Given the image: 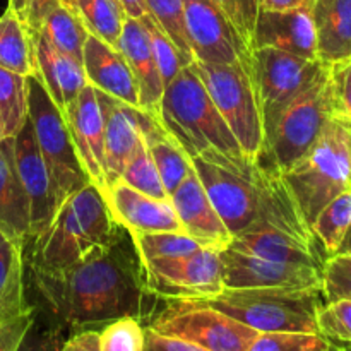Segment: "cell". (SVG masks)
I'll return each mask as SVG.
<instances>
[{
  "label": "cell",
  "mask_w": 351,
  "mask_h": 351,
  "mask_svg": "<svg viewBox=\"0 0 351 351\" xmlns=\"http://www.w3.org/2000/svg\"><path fill=\"white\" fill-rule=\"evenodd\" d=\"M315 0H261L263 10H295L312 9Z\"/></svg>",
  "instance_id": "obj_48"
},
{
  "label": "cell",
  "mask_w": 351,
  "mask_h": 351,
  "mask_svg": "<svg viewBox=\"0 0 351 351\" xmlns=\"http://www.w3.org/2000/svg\"><path fill=\"white\" fill-rule=\"evenodd\" d=\"M40 33L58 51L82 62V50L89 33L74 10L57 2L45 16Z\"/></svg>",
  "instance_id": "obj_30"
},
{
  "label": "cell",
  "mask_w": 351,
  "mask_h": 351,
  "mask_svg": "<svg viewBox=\"0 0 351 351\" xmlns=\"http://www.w3.org/2000/svg\"><path fill=\"white\" fill-rule=\"evenodd\" d=\"M317 57L326 65L351 55V0H315L312 5Z\"/></svg>",
  "instance_id": "obj_27"
},
{
  "label": "cell",
  "mask_w": 351,
  "mask_h": 351,
  "mask_svg": "<svg viewBox=\"0 0 351 351\" xmlns=\"http://www.w3.org/2000/svg\"><path fill=\"white\" fill-rule=\"evenodd\" d=\"M158 119L192 160L201 158L239 173H252L256 161L245 158L235 136L209 98L194 62L182 67L165 86Z\"/></svg>",
  "instance_id": "obj_2"
},
{
  "label": "cell",
  "mask_w": 351,
  "mask_h": 351,
  "mask_svg": "<svg viewBox=\"0 0 351 351\" xmlns=\"http://www.w3.org/2000/svg\"><path fill=\"white\" fill-rule=\"evenodd\" d=\"M240 40L252 51L254 31L261 12V0H213Z\"/></svg>",
  "instance_id": "obj_41"
},
{
  "label": "cell",
  "mask_w": 351,
  "mask_h": 351,
  "mask_svg": "<svg viewBox=\"0 0 351 351\" xmlns=\"http://www.w3.org/2000/svg\"><path fill=\"white\" fill-rule=\"evenodd\" d=\"M64 119L71 132L75 154L81 161L82 170L89 182L105 194V136H103V119L99 110L96 89L86 86L77 98L69 103L64 110Z\"/></svg>",
  "instance_id": "obj_16"
},
{
  "label": "cell",
  "mask_w": 351,
  "mask_h": 351,
  "mask_svg": "<svg viewBox=\"0 0 351 351\" xmlns=\"http://www.w3.org/2000/svg\"><path fill=\"white\" fill-rule=\"evenodd\" d=\"M322 295L326 302L351 300V254H332L322 266Z\"/></svg>",
  "instance_id": "obj_40"
},
{
  "label": "cell",
  "mask_w": 351,
  "mask_h": 351,
  "mask_svg": "<svg viewBox=\"0 0 351 351\" xmlns=\"http://www.w3.org/2000/svg\"><path fill=\"white\" fill-rule=\"evenodd\" d=\"M24 247L0 232V324L33 314L24 288Z\"/></svg>",
  "instance_id": "obj_28"
},
{
  "label": "cell",
  "mask_w": 351,
  "mask_h": 351,
  "mask_svg": "<svg viewBox=\"0 0 351 351\" xmlns=\"http://www.w3.org/2000/svg\"><path fill=\"white\" fill-rule=\"evenodd\" d=\"M82 67L88 84L139 108L136 79L120 50L89 34L82 50Z\"/></svg>",
  "instance_id": "obj_23"
},
{
  "label": "cell",
  "mask_w": 351,
  "mask_h": 351,
  "mask_svg": "<svg viewBox=\"0 0 351 351\" xmlns=\"http://www.w3.org/2000/svg\"><path fill=\"white\" fill-rule=\"evenodd\" d=\"M335 343L319 332H259L247 351H335Z\"/></svg>",
  "instance_id": "obj_36"
},
{
  "label": "cell",
  "mask_w": 351,
  "mask_h": 351,
  "mask_svg": "<svg viewBox=\"0 0 351 351\" xmlns=\"http://www.w3.org/2000/svg\"><path fill=\"white\" fill-rule=\"evenodd\" d=\"M194 170L232 237L256 225L263 213L264 171L256 161L250 175L194 158Z\"/></svg>",
  "instance_id": "obj_10"
},
{
  "label": "cell",
  "mask_w": 351,
  "mask_h": 351,
  "mask_svg": "<svg viewBox=\"0 0 351 351\" xmlns=\"http://www.w3.org/2000/svg\"><path fill=\"white\" fill-rule=\"evenodd\" d=\"M339 254H351V226L348 228V232H346L345 239H343L341 245H339L338 249Z\"/></svg>",
  "instance_id": "obj_51"
},
{
  "label": "cell",
  "mask_w": 351,
  "mask_h": 351,
  "mask_svg": "<svg viewBox=\"0 0 351 351\" xmlns=\"http://www.w3.org/2000/svg\"><path fill=\"white\" fill-rule=\"evenodd\" d=\"M27 120V75L0 67V141L17 136Z\"/></svg>",
  "instance_id": "obj_32"
},
{
  "label": "cell",
  "mask_w": 351,
  "mask_h": 351,
  "mask_svg": "<svg viewBox=\"0 0 351 351\" xmlns=\"http://www.w3.org/2000/svg\"><path fill=\"white\" fill-rule=\"evenodd\" d=\"M167 336L187 339L208 351H247L259 332L230 315L191 300L163 302L147 322Z\"/></svg>",
  "instance_id": "obj_9"
},
{
  "label": "cell",
  "mask_w": 351,
  "mask_h": 351,
  "mask_svg": "<svg viewBox=\"0 0 351 351\" xmlns=\"http://www.w3.org/2000/svg\"><path fill=\"white\" fill-rule=\"evenodd\" d=\"M230 249L274 263L322 269L326 256L317 242L304 240L271 225H254L232 237Z\"/></svg>",
  "instance_id": "obj_18"
},
{
  "label": "cell",
  "mask_w": 351,
  "mask_h": 351,
  "mask_svg": "<svg viewBox=\"0 0 351 351\" xmlns=\"http://www.w3.org/2000/svg\"><path fill=\"white\" fill-rule=\"evenodd\" d=\"M147 16L167 33L180 50L187 64L194 62L184 26V2L182 0H146Z\"/></svg>",
  "instance_id": "obj_37"
},
{
  "label": "cell",
  "mask_w": 351,
  "mask_h": 351,
  "mask_svg": "<svg viewBox=\"0 0 351 351\" xmlns=\"http://www.w3.org/2000/svg\"><path fill=\"white\" fill-rule=\"evenodd\" d=\"M34 315L26 314L0 324V351H19L27 332L33 328Z\"/></svg>",
  "instance_id": "obj_44"
},
{
  "label": "cell",
  "mask_w": 351,
  "mask_h": 351,
  "mask_svg": "<svg viewBox=\"0 0 351 351\" xmlns=\"http://www.w3.org/2000/svg\"><path fill=\"white\" fill-rule=\"evenodd\" d=\"M96 89V88H95ZM99 110L105 136V180L106 189L120 180L127 161L141 141L139 108L130 106L106 93L98 91ZM106 192V191H105Z\"/></svg>",
  "instance_id": "obj_21"
},
{
  "label": "cell",
  "mask_w": 351,
  "mask_h": 351,
  "mask_svg": "<svg viewBox=\"0 0 351 351\" xmlns=\"http://www.w3.org/2000/svg\"><path fill=\"white\" fill-rule=\"evenodd\" d=\"M27 117L38 149L50 173L57 201L62 204L69 195L91 182L75 154L64 113L50 98L36 72L27 75Z\"/></svg>",
  "instance_id": "obj_8"
},
{
  "label": "cell",
  "mask_w": 351,
  "mask_h": 351,
  "mask_svg": "<svg viewBox=\"0 0 351 351\" xmlns=\"http://www.w3.org/2000/svg\"><path fill=\"white\" fill-rule=\"evenodd\" d=\"M184 26L194 62L235 64L252 51L213 0H182Z\"/></svg>",
  "instance_id": "obj_13"
},
{
  "label": "cell",
  "mask_w": 351,
  "mask_h": 351,
  "mask_svg": "<svg viewBox=\"0 0 351 351\" xmlns=\"http://www.w3.org/2000/svg\"><path fill=\"white\" fill-rule=\"evenodd\" d=\"M122 5L123 14L127 17H134V19H141L143 16L147 14L146 0H119Z\"/></svg>",
  "instance_id": "obj_49"
},
{
  "label": "cell",
  "mask_w": 351,
  "mask_h": 351,
  "mask_svg": "<svg viewBox=\"0 0 351 351\" xmlns=\"http://www.w3.org/2000/svg\"><path fill=\"white\" fill-rule=\"evenodd\" d=\"M12 147L14 165L29 202V239H33L50 226L60 204L47 165L38 149L29 117L17 136L12 137Z\"/></svg>",
  "instance_id": "obj_14"
},
{
  "label": "cell",
  "mask_w": 351,
  "mask_h": 351,
  "mask_svg": "<svg viewBox=\"0 0 351 351\" xmlns=\"http://www.w3.org/2000/svg\"><path fill=\"white\" fill-rule=\"evenodd\" d=\"M144 23V27H146L147 34H149L151 47H153L154 58H156L158 69H160L161 79H163V84L167 86L178 72L182 71V67L189 65L187 62L182 57L180 50L175 47L173 41L167 36L163 29L151 19L149 16L141 17Z\"/></svg>",
  "instance_id": "obj_39"
},
{
  "label": "cell",
  "mask_w": 351,
  "mask_h": 351,
  "mask_svg": "<svg viewBox=\"0 0 351 351\" xmlns=\"http://www.w3.org/2000/svg\"><path fill=\"white\" fill-rule=\"evenodd\" d=\"M144 328L134 317H120L99 329V351H144Z\"/></svg>",
  "instance_id": "obj_38"
},
{
  "label": "cell",
  "mask_w": 351,
  "mask_h": 351,
  "mask_svg": "<svg viewBox=\"0 0 351 351\" xmlns=\"http://www.w3.org/2000/svg\"><path fill=\"white\" fill-rule=\"evenodd\" d=\"M144 351H208L195 343L177 336H167L154 331L149 326L144 328Z\"/></svg>",
  "instance_id": "obj_45"
},
{
  "label": "cell",
  "mask_w": 351,
  "mask_h": 351,
  "mask_svg": "<svg viewBox=\"0 0 351 351\" xmlns=\"http://www.w3.org/2000/svg\"><path fill=\"white\" fill-rule=\"evenodd\" d=\"M120 180L129 185V187L136 189V191L143 192L146 195H151L154 199H161V201L170 199V195L165 191L163 182H161L156 165L151 158V153L147 149L146 143H144L143 136L137 143L136 151L127 161Z\"/></svg>",
  "instance_id": "obj_35"
},
{
  "label": "cell",
  "mask_w": 351,
  "mask_h": 351,
  "mask_svg": "<svg viewBox=\"0 0 351 351\" xmlns=\"http://www.w3.org/2000/svg\"><path fill=\"white\" fill-rule=\"evenodd\" d=\"M130 237L143 263L189 256L202 247L197 240H194L185 232L130 233Z\"/></svg>",
  "instance_id": "obj_34"
},
{
  "label": "cell",
  "mask_w": 351,
  "mask_h": 351,
  "mask_svg": "<svg viewBox=\"0 0 351 351\" xmlns=\"http://www.w3.org/2000/svg\"><path fill=\"white\" fill-rule=\"evenodd\" d=\"M58 0H26V9H24V24L29 31L31 38L36 36L41 29L45 16L48 10L57 3Z\"/></svg>",
  "instance_id": "obj_46"
},
{
  "label": "cell",
  "mask_w": 351,
  "mask_h": 351,
  "mask_svg": "<svg viewBox=\"0 0 351 351\" xmlns=\"http://www.w3.org/2000/svg\"><path fill=\"white\" fill-rule=\"evenodd\" d=\"M256 48H276L311 60L319 58L312 9H261L254 31L252 50Z\"/></svg>",
  "instance_id": "obj_20"
},
{
  "label": "cell",
  "mask_w": 351,
  "mask_h": 351,
  "mask_svg": "<svg viewBox=\"0 0 351 351\" xmlns=\"http://www.w3.org/2000/svg\"><path fill=\"white\" fill-rule=\"evenodd\" d=\"M62 351H99V331L86 329L75 332L64 343Z\"/></svg>",
  "instance_id": "obj_47"
},
{
  "label": "cell",
  "mask_w": 351,
  "mask_h": 351,
  "mask_svg": "<svg viewBox=\"0 0 351 351\" xmlns=\"http://www.w3.org/2000/svg\"><path fill=\"white\" fill-rule=\"evenodd\" d=\"M351 226V187L336 195L322 208L311 230L326 257L338 252L346 232Z\"/></svg>",
  "instance_id": "obj_33"
},
{
  "label": "cell",
  "mask_w": 351,
  "mask_h": 351,
  "mask_svg": "<svg viewBox=\"0 0 351 351\" xmlns=\"http://www.w3.org/2000/svg\"><path fill=\"white\" fill-rule=\"evenodd\" d=\"M9 9H12L24 23V9H26V0H9Z\"/></svg>",
  "instance_id": "obj_50"
},
{
  "label": "cell",
  "mask_w": 351,
  "mask_h": 351,
  "mask_svg": "<svg viewBox=\"0 0 351 351\" xmlns=\"http://www.w3.org/2000/svg\"><path fill=\"white\" fill-rule=\"evenodd\" d=\"M281 175L312 226L322 208L351 187V122L331 117L307 153Z\"/></svg>",
  "instance_id": "obj_4"
},
{
  "label": "cell",
  "mask_w": 351,
  "mask_h": 351,
  "mask_svg": "<svg viewBox=\"0 0 351 351\" xmlns=\"http://www.w3.org/2000/svg\"><path fill=\"white\" fill-rule=\"evenodd\" d=\"M341 351H351V343H335Z\"/></svg>",
  "instance_id": "obj_52"
},
{
  "label": "cell",
  "mask_w": 351,
  "mask_h": 351,
  "mask_svg": "<svg viewBox=\"0 0 351 351\" xmlns=\"http://www.w3.org/2000/svg\"><path fill=\"white\" fill-rule=\"evenodd\" d=\"M0 232L24 245L29 240V202L14 165L12 139L0 141Z\"/></svg>",
  "instance_id": "obj_26"
},
{
  "label": "cell",
  "mask_w": 351,
  "mask_h": 351,
  "mask_svg": "<svg viewBox=\"0 0 351 351\" xmlns=\"http://www.w3.org/2000/svg\"><path fill=\"white\" fill-rule=\"evenodd\" d=\"M319 335L332 343H351V300L326 302L317 312Z\"/></svg>",
  "instance_id": "obj_42"
},
{
  "label": "cell",
  "mask_w": 351,
  "mask_h": 351,
  "mask_svg": "<svg viewBox=\"0 0 351 351\" xmlns=\"http://www.w3.org/2000/svg\"><path fill=\"white\" fill-rule=\"evenodd\" d=\"M194 64L209 98L235 136L245 158L257 161L266 143V127L252 53L235 64Z\"/></svg>",
  "instance_id": "obj_6"
},
{
  "label": "cell",
  "mask_w": 351,
  "mask_h": 351,
  "mask_svg": "<svg viewBox=\"0 0 351 351\" xmlns=\"http://www.w3.org/2000/svg\"><path fill=\"white\" fill-rule=\"evenodd\" d=\"M117 2H119V0H117ZM119 3H120V2H119Z\"/></svg>",
  "instance_id": "obj_55"
},
{
  "label": "cell",
  "mask_w": 351,
  "mask_h": 351,
  "mask_svg": "<svg viewBox=\"0 0 351 351\" xmlns=\"http://www.w3.org/2000/svg\"><path fill=\"white\" fill-rule=\"evenodd\" d=\"M221 250L201 247L195 252L143 263L146 287L161 302L213 297L223 285Z\"/></svg>",
  "instance_id": "obj_11"
},
{
  "label": "cell",
  "mask_w": 351,
  "mask_h": 351,
  "mask_svg": "<svg viewBox=\"0 0 351 351\" xmlns=\"http://www.w3.org/2000/svg\"><path fill=\"white\" fill-rule=\"evenodd\" d=\"M119 50L136 79L137 93H139V108L158 115L165 84L143 19L125 17L122 34H120Z\"/></svg>",
  "instance_id": "obj_22"
},
{
  "label": "cell",
  "mask_w": 351,
  "mask_h": 351,
  "mask_svg": "<svg viewBox=\"0 0 351 351\" xmlns=\"http://www.w3.org/2000/svg\"><path fill=\"white\" fill-rule=\"evenodd\" d=\"M139 125L144 143L149 149L151 158H153L161 182H163L165 191L168 195H171L177 191L178 185L189 177V173L194 170L192 158L161 125L158 115L139 108Z\"/></svg>",
  "instance_id": "obj_25"
},
{
  "label": "cell",
  "mask_w": 351,
  "mask_h": 351,
  "mask_svg": "<svg viewBox=\"0 0 351 351\" xmlns=\"http://www.w3.org/2000/svg\"><path fill=\"white\" fill-rule=\"evenodd\" d=\"M119 228L101 191L88 184L62 202L43 233L29 239L33 245L24 259L45 269H64L108 243Z\"/></svg>",
  "instance_id": "obj_3"
},
{
  "label": "cell",
  "mask_w": 351,
  "mask_h": 351,
  "mask_svg": "<svg viewBox=\"0 0 351 351\" xmlns=\"http://www.w3.org/2000/svg\"><path fill=\"white\" fill-rule=\"evenodd\" d=\"M335 346H336V345H335ZM335 351H341V350H339V348H338V346H336V348H335Z\"/></svg>",
  "instance_id": "obj_54"
},
{
  "label": "cell",
  "mask_w": 351,
  "mask_h": 351,
  "mask_svg": "<svg viewBox=\"0 0 351 351\" xmlns=\"http://www.w3.org/2000/svg\"><path fill=\"white\" fill-rule=\"evenodd\" d=\"M329 65L326 71L288 103L266 129V143L257 161L278 171H287L317 141L326 123L335 117Z\"/></svg>",
  "instance_id": "obj_7"
},
{
  "label": "cell",
  "mask_w": 351,
  "mask_h": 351,
  "mask_svg": "<svg viewBox=\"0 0 351 351\" xmlns=\"http://www.w3.org/2000/svg\"><path fill=\"white\" fill-rule=\"evenodd\" d=\"M225 288H322V269L274 263L237 250L219 252Z\"/></svg>",
  "instance_id": "obj_15"
},
{
  "label": "cell",
  "mask_w": 351,
  "mask_h": 351,
  "mask_svg": "<svg viewBox=\"0 0 351 351\" xmlns=\"http://www.w3.org/2000/svg\"><path fill=\"white\" fill-rule=\"evenodd\" d=\"M329 81L336 115L351 122V55L329 65Z\"/></svg>",
  "instance_id": "obj_43"
},
{
  "label": "cell",
  "mask_w": 351,
  "mask_h": 351,
  "mask_svg": "<svg viewBox=\"0 0 351 351\" xmlns=\"http://www.w3.org/2000/svg\"><path fill=\"white\" fill-rule=\"evenodd\" d=\"M33 48L38 77L58 110L64 113L69 103L74 101L88 86L82 62L58 51L41 33L33 36Z\"/></svg>",
  "instance_id": "obj_24"
},
{
  "label": "cell",
  "mask_w": 351,
  "mask_h": 351,
  "mask_svg": "<svg viewBox=\"0 0 351 351\" xmlns=\"http://www.w3.org/2000/svg\"><path fill=\"white\" fill-rule=\"evenodd\" d=\"M252 64L266 129L281 110L305 91L328 67L319 58L311 60L276 48L252 50Z\"/></svg>",
  "instance_id": "obj_12"
},
{
  "label": "cell",
  "mask_w": 351,
  "mask_h": 351,
  "mask_svg": "<svg viewBox=\"0 0 351 351\" xmlns=\"http://www.w3.org/2000/svg\"><path fill=\"white\" fill-rule=\"evenodd\" d=\"M58 2L64 3L65 7H69V9L74 10V0H58ZM74 12H75V10H74Z\"/></svg>",
  "instance_id": "obj_53"
},
{
  "label": "cell",
  "mask_w": 351,
  "mask_h": 351,
  "mask_svg": "<svg viewBox=\"0 0 351 351\" xmlns=\"http://www.w3.org/2000/svg\"><path fill=\"white\" fill-rule=\"evenodd\" d=\"M208 305L257 332H319L322 288H223L213 297L191 300Z\"/></svg>",
  "instance_id": "obj_5"
},
{
  "label": "cell",
  "mask_w": 351,
  "mask_h": 351,
  "mask_svg": "<svg viewBox=\"0 0 351 351\" xmlns=\"http://www.w3.org/2000/svg\"><path fill=\"white\" fill-rule=\"evenodd\" d=\"M103 197L115 223L129 233L184 232L170 199H154L122 180L110 185Z\"/></svg>",
  "instance_id": "obj_17"
},
{
  "label": "cell",
  "mask_w": 351,
  "mask_h": 351,
  "mask_svg": "<svg viewBox=\"0 0 351 351\" xmlns=\"http://www.w3.org/2000/svg\"><path fill=\"white\" fill-rule=\"evenodd\" d=\"M74 10L91 36L119 50L127 16L117 0H74Z\"/></svg>",
  "instance_id": "obj_31"
},
{
  "label": "cell",
  "mask_w": 351,
  "mask_h": 351,
  "mask_svg": "<svg viewBox=\"0 0 351 351\" xmlns=\"http://www.w3.org/2000/svg\"><path fill=\"white\" fill-rule=\"evenodd\" d=\"M170 202L180 219L184 232L197 240L202 247L223 250L232 242V233L209 201L195 170H192L170 195Z\"/></svg>",
  "instance_id": "obj_19"
},
{
  "label": "cell",
  "mask_w": 351,
  "mask_h": 351,
  "mask_svg": "<svg viewBox=\"0 0 351 351\" xmlns=\"http://www.w3.org/2000/svg\"><path fill=\"white\" fill-rule=\"evenodd\" d=\"M24 263L47 319L71 336L86 329L99 331L120 317L147 326L161 302L147 290L143 261L123 226L108 243L64 269Z\"/></svg>",
  "instance_id": "obj_1"
},
{
  "label": "cell",
  "mask_w": 351,
  "mask_h": 351,
  "mask_svg": "<svg viewBox=\"0 0 351 351\" xmlns=\"http://www.w3.org/2000/svg\"><path fill=\"white\" fill-rule=\"evenodd\" d=\"M0 67L21 75L36 72L33 38L23 19L9 7L0 16Z\"/></svg>",
  "instance_id": "obj_29"
}]
</instances>
